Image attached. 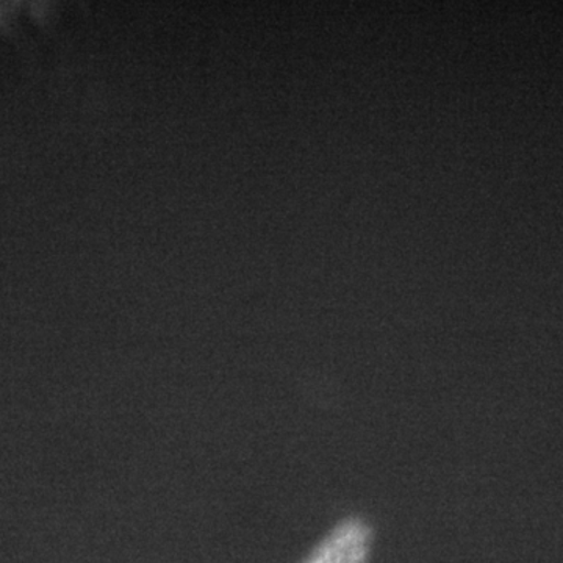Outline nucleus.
Listing matches in <instances>:
<instances>
[{"label":"nucleus","mask_w":563,"mask_h":563,"mask_svg":"<svg viewBox=\"0 0 563 563\" xmlns=\"http://www.w3.org/2000/svg\"><path fill=\"white\" fill-rule=\"evenodd\" d=\"M373 529L361 518L335 526L303 563H368Z\"/></svg>","instance_id":"1"}]
</instances>
